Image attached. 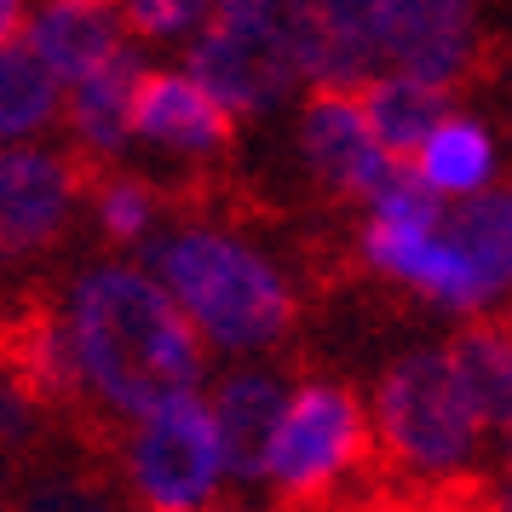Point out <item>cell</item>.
Wrapping results in <instances>:
<instances>
[{"mask_svg": "<svg viewBox=\"0 0 512 512\" xmlns=\"http://www.w3.org/2000/svg\"><path fill=\"white\" fill-rule=\"evenodd\" d=\"M489 323H495V328H501V334H507V340H512V305H507V311H501V317H489Z\"/></svg>", "mask_w": 512, "mask_h": 512, "instance_id": "obj_28", "label": "cell"}, {"mask_svg": "<svg viewBox=\"0 0 512 512\" xmlns=\"http://www.w3.org/2000/svg\"><path fill=\"white\" fill-rule=\"evenodd\" d=\"M219 6H225V18H271L277 0H219Z\"/></svg>", "mask_w": 512, "mask_h": 512, "instance_id": "obj_26", "label": "cell"}, {"mask_svg": "<svg viewBox=\"0 0 512 512\" xmlns=\"http://www.w3.org/2000/svg\"><path fill=\"white\" fill-rule=\"evenodd\" d=\"M363 254H369V265H380V271H392V277H409L415 288H426V294H438L443 305H484V282H478V271L466 265L443 236H426V231H409V225H392V219H374L369 236H363Z\"/></svg>", "mask_w": 512, "mask_h": 512, "instance_id": "obj_12", "label": "cell"}, {"mask_svg": "<svg viewBox=\"0 0 512 512\" xmlns=\"http://www.w3.org/2000/svg\"><path fill=\"white\" fill-rule=\"evenodd\" d=\"M449 363H455V374H461L466 403H472L478 426L512 432V340L507 334H501L495 323L466 328L461 340L449 346Z\"/></svg>", "mask_w": 512, "mask_h": 512, "instance_id": "obj_19", "label": "cell"}, {"mask_svg": "<svg viewBox=\"0 0 512 512\" xmlns=\"http://www.w3.org/2000/svg\"><path fill=\"white\" fill-rule=\"evenodd\" d=\"M98 219H104V231L121 236V242L144 236V225H150V190H144L139 179L98 185Z\"/></svg>", "mask_w": 512, "mask_h": 512, "instance_id": "obj_24", "label": "cell"}, {"mask_svg": "<svg viewBox=\"0 0 512 512\" xmlns=\"http://www.w3.org/2000/svg\"><path fill=\"white\" fill-rule=\"evenodd\" d=\"M75 179L81 173L70 162H58V156L6 150V162H0V236H6L12 254L41 248L64 225V213L75 202Z\"/></svg>", "mask_w": 512, "mask_h": 512, "instance_id": "obj_11", "label": "cell"}, {"mask_svg": "<svg viewBox=\"0 0 512 512\" xmlns=\"http://www.w3.org/2000/svg\"><path fill=\"white\" fill-rule=\"evenodd\" d=\"M282 29L305 81H317V93H346L369 81L374 52L386 47V0H294Z\"/></svg>", "mask_w": 512, "mask_h": 512, "instance_id": "obj_7", "label": "cell"}, {"mask_svg": "<svg viewBox=\"0 0 512 512\" xmlns=\"http://www.w3.org/2000/svg\"><path fill=\"white\" fill-rule=\"evenodd\" d=\"M58 6H116V0H58Z\"/></svg>", "mask_w": 512, "mask_h": 512, "instance_id": "obj_29", "label": "cell"}, {"mask_svg": "<svg viewBox=\"0 0 512 512\" xmlns=\"http://www.w3.org/2000/svg\"><path fill=\"white\" fill-rule=\"evenodd\" d=\"M58 104V75L47 70V58L35 52V41H6L0 58V127L6 139H18L29 127H41Z\"/></svg>", "mask_w": 512, "mask_h": 512, "instance_id": "obj_20", "label": "cell"}, {"mask_svg": "<svg viewBox=\"0 0 512 512\" xmlns=\"http://www.w3.org/2000/svg\"><path fill=\"white\" fill-rule=\"evenodd\" d=\"M6 380L29 392L41 409H64L81 403V346H75V328H64V317L47 300H24L12 305L6 317Z\"/></svg>", "mask_w": 512, "mask_h": 512, "instance_id": "obj_9", "label": "cell"}, {"mask_svg": "<svg viewBox=\"0 0 512 512\" xmlns=\"http://www.w3.org/2000/svg\"><path fill=\"white\" fill-rule=\"evenodd\" d=\"M18 6H24V0H0V35H6V41H24V29H18L24 12H18Z\"/></svg>", "mask_w": 512, "mask_h": 512, "instance_id": "obj_27", "label": "cell"}, {"mask_svg": "<svg viewBox=\"0 0 512 512\" xmlns=\"http://www.w3.org/2000/svg\"><path fill=\"white\" fill-rule=\"evenodd\" d=\"M501 512H512V484H507V489H501Z\"/></svg>", "mask_w": 512, "mask_h": 512, "instance_id": "obj_30", "label": "cell"}, {"mask_svg": "<svg viewBox=\"0 0 512 512\" xmlns=\"http://www.w3.org/2000/svg\"><path fill=\"white\" fill-rule=\"evenodd\" d=\"M150 265L219 346H271L294 323V300H288L282 277L254 248L219 231H185L162 248L150 242Z\"/></svg>", "mask_w": 512, "mask_h": 512, "instance_id": "obj_2", "label": "cell"}, {"mask_svg": "<svg viewBox=\"0 0 512 512\" xmlns=\"http://www.w3.org/2000/svg\"><path fill=\"white\" fill-rule=\"evenodd\" d=\"M300 144L305 162L317 167V179L340 196H380V185L392 179V156L380 150L363 104L346 93H317L305 104Z\"/></svg>", "mask_w": 512, "mask_h": 512, "instance_id": "obj_8", "label": "cell"}, {"mask_svg": "<svg viewBox=\"0 0 512 512\" xmlns=\"http://www.w3.org/2000/svg\"><path fill=\"white\" fill-rule=\"evenodd\" d=\"M449 110H455L449 87H432V81H415V75H386V81L363 87V116H369L374 139L392 162H409V156L420 162V150L455 121Z\"/></svg>", "mask_w": 512, "mask_h": 512, "instance_id": "obj_15", "label": "cell"}, {"mask_svg": "<svg viewBox=\"0 0 512 512\" xmlns=\"http://www.w3.org/2000/svg\"><path fill=\"white\" fill-rule=\"evenodd\" d=\"M386 52L415 81H461L472 58V0H386Z\"/></svg>", "mask_w": 512, "mask_h": 512, "instance_id": "obj_10", "label": "cell"}, {"mask_svg": "<svg viewBox=\"0 0 512 512\" xmlns=\"http://www.w3.org/2000/svg\"><path fill=\"white\" fill-rule=\"evenodd\" d=\"M70 328L93 392L127 415L150 420L173 397H190V386L202 380V340L190 317L167 288L139 271L110 265L81 277L70 300Z\"/></svg>", "mask_w": 512, "mask_h": 512, "instance_id": "obj_1", "label": "cell"}, {"mask_svg": "<svg viewBox=\"0 0 512 512\" xmlns=\"http://www.w3.org/2000/svg\"><path fill=\"white\" fill-rule=\"evenodd\" d=\"M438 236L478 271L484 294L512 288V190L507 185L478 190V196H466L461 208H449Z\"/></svg>", "mask_w": 512, "mask_h": 512, "instance_id": "obj_18", "label": "cell"}, {"mask_svg": "<svg viewBox=\"0 0 512 512\" xmlns=\"http://www.w3.org/2000/svg\"><path fill=\"white\" fill-rule=\"evenodd\" d=\"M374 409H380V438L409 472H426V478H455L472 455V438H478V415L466 403V386L449 351H409L397 357L392 369L380 374V392H374Z\"/></svg>", "mask_w": 512, "mask_h": 512, "instance_id": "obj_3", "label": "cell"}, {"mask_svg": "<svg viewBox=\"0 0 512 512\" xmlns=\"http://www.w3.org/2000/svg\"><path fill=\"white\" fill-rule=\"evenodd\" d=\"M29 41H35V52L47 58V70L58 81L81 87L87 75H98L121 52V24L110 6H58L52 0L47 12L35 18Z\"/></svg>", "mask_w": 512, "mask_h": 512, "instance_id": "obj_16", "label": "cell"}, {"mask_svg": "<svg viewBox=\"0 0 512 512\" xmlns=\"http://www.w3.org/2000/svg\"><path fill=\"white\" fill-rule=\"evenodd\" d=\"M507 466H512V432H507Z\"/></svg>", "mask_w": 512, "mask_h": 512, "instance_id": "obj_31", "label": "cell"}, {"mask_svg": "<svg viewBox=\"0 0 512 512\" xmlns=\"http://www.w3.org/2000/svg\"><path fill=\"white\" fill-rule=\"evenodd\" d=\"M12 512H116V501L98 472H52V478H29Z\"/></svg>", "mask_w": 512, "mask_h": 512, "instance_id": "obj_23", "label": "cell"}, {"mask_svg": "<svg viewBox=\"0 0 512 512\" xmlns=\"http://www.w3.org/2000/svg\"><path fill=\"white\" fill-rule=\"evenodd\" d=\"M127 466H133L139 495L156 512H196L225 472L213 409H202L196 397H173L167 409H156L139 426V438L127 449Z\"/></svg>", "mask_w": 512, "mask_h": 512, "instance_id": "obj_6", "label": "cell"}, {"mask_svg": "<svg viewBox=\"0 0 512 512\" xmlns=\"http://www.w3.org/2000/svg\"><path fill=\"white\" fill-rule=\"evenodd\" d=\"M139 87H144V64L133 47H121L98 75H87L75 87V104H70V127L75 139L87 144L93 156H116L121 139L133 133V104H139Z\"/></svg>", "mask_w": 512, "mask_h": 512, "instance_id": "obj_17", "label": "cell"}, {"mask_svg": "<svg viewBox=\"0 0 512 512\" xmlns=\"http://www.w3.org/2000/svg\"><path fill=\"white\" fill-rule=\"evenodd\" d=\"M288 420L277 380L271 374H236L225 380V392L213 403V426H219V449H225V472L236 478H259L271 466L277 432Z\"/></svg>", "mask_w": 512, "mask_h": 512, "instance_id": "obj_14", "label": "cell"}, {"mask_svg": "<svg viewBox=\"0 0 512 512\" xmlns=\"http://www.w3.org/2000/svg\"><path fill=\"white\" fill-rule=\"evenodd\" d=\"M374 219H392V225H409V231L438 236L449 213H443L438 190L426 185V173H420L415 162H392V179H386L380 196H374Z\"/></svg>", "mask_w": 512, "mask_h": 512, "instance_id": "obj_22", "label": "cell"}, {"mask_svg": "<svg viewBox=\"0 0 512 512\" xmlns=\"http://www.w3.org/2000/svg\"><path fill=\"white\" fill-rule=\"evenodd\" d=\"M294 41L277 18H213L202 41L190 47V81L225 110V116H265L271 104L294 93L300 81Z\"/></svg>", "mask_w": 512, "mask_h": 512, "instance_id": "obj_5", "label": "cell"}, {"mask_svg": "<svg viewBox=\"0 0 512 512\" xmlns=\"http://www.w3.org/2000/svg\"><path fill=\"white\" fill-rule=\"evenodd\" d=\"M133 133H144L150 144L185 150V156H208L231 144V116L213 104L190 75H144L139 104H133Z\"/></svg>", "mask_w": 512, "mask_h": 512, "instance_id": "obj_13", "label": "cell"}, {"mask_svg": "<svg viewBox=\"0 0 512 512\" xmlns=\"http://www.w3.org/2000/svg\"><path fill=\"white\" fill-rule=\"evenodd\" d=\"M363 455H369V432H363V415H357V397L346 386L311 380L288 403V420L277 432L265 478L277 484V495L294 512H323L328 489L340 484V472H351Z\"/></svg>", "mask_w": 512, "mask_h": 512, "instance_id": "obj_4", "label": "cell"}, {"mask_svg": "<svg viewBox=\"0 0 512 512\" xmlns=\"http://www.w3.org/2000/svg\"><path fill=\"white\" fill-rule=\"evenodd\" d=\"M420 173L432 190H478L489 179V133L472 121H449L438 139L420 150Z\"/></svg>", "mask_w": 512, "mask_h": 512, "instance_id": "obj_21", "label": "cell"}, {"mask_svg": "<svg viewBox=\"0 0 512 512\" xmlns=\"http://www.w3.org/2000/svg\"><path fill=\"white\" fill-rule=\"evenodd\" d=\"M127 6V24L139 35H173V29L196 24L208 12V0H121Z\"/></svg>", "mask_w": 512, "mask_h": 512, "instance_id": "obj_25", "label": "cell"}]
</instances>
